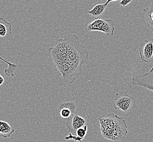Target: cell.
Here are the masks:
<instances>
[{
	"mask_svg": "<svg viewBox=\"0 0 153 142\" xmlns=\"http://www.w3.org/2000/svg\"><path fill=\"white\" fill-rule=\"evenodd\" d=\"M4 82V78L0 74V86L2 85Z\"/></svg>",
	"mask_w": 153,
	"mask_h": 142,
	"instance_id": "2e32d148",
	"label": "cell"
},
{
	"mask_svg": "<svg viewBox=\"0 0 153 142\" xmlns=\"http://www.w3.org/2000/svg\"><path fill=\"white\" fill-rule=\"evenodd\" d=\"M47 56L57 74L65 82L72 84L82 74V66L88 59L89 54L79 37L70 34L56 40Z\"/></svg>",
	"mask_w": 153,
	"mask_h": 142,
	"instance_id": "6da1fadb",
	"label": "cell"
},
{
	"mask_svg": "<svg viewBox=\"0 0 153 142\" xmlns=\"http://www.w3.org/2000/svg\"><path fill=\"white\" fill-rule=\"evenodd\" d=\"M99 130L105 139L113 142H120L128 133L126 120L113 113L102 115L98 118Z\"/></svg>",
	"mask_w": 153,
	"mask_h": 142,
	"instance_id": "7a4b0ae2",
	"label": "cell"
},
{
	"mask_svg": "<svg viewBox=\"0 0 153 142\" xmlns=\"http://www.w3.org/2000/svg\"><path fill=\"white\" fill-rule=\"evenodd\" d=\"M141 60L147 64L152 62L153 59V40H145L138 48Z\"/></svg>",
	"mask_w": 153,
	"mask_h": 142,
	"instance_id": "8992f818",
	"label": "cell"
},
{
	"mask_svg": "<svg viewBox=\"0 0 153 142\" xmlns=\"http://www.w3.org/2000/svg\"><path fill=\"white\" fill-rule=\"evenodd\" d=\"M131 83L133 86L143 87L153 92V67L144 74L133 77Z\"/></svg>",
	"mask_w": 153,
	"mask_h": 142,
	"instance_id": "5b68a950",
	"label": "cell"
},
{
	"mask_svg": "<svg viewBox=\"0 0 153 142\" xmlns=\"http://www.w3.org/2000/svg\"><path fill=\"white\" fill-rule=\"evenodd\" d=\"M67 120L65 125L71 133L75 132L77 129L85 125L86 123V120L83 117L76 114L72 115Z\"/></svg>",
	"mask_w": 153,
	"mask_h": 142,
	"instance_id": "52a82bcc",
	"label": "cell"
},
{
	"mask_svg": "<svg viewBox=\"0 0 153 142\" xmlns=\"http://www.w3.org/2000/svg\"><path fill=\"white\" fill-rule=\"evenodd\" d=\"M87 130L88 127L85 125L76 131L75 133L76 136H74L72 135V133H69L67 136L65 137V139L67 141L73 139L76 142H82L83 139H84L86 136Z\"/></svg>",
	"mask_w": 153,
	"mask_h": 142,
	"instance_id": "9c48e42d",
	"label": "cell"
},
{
	"mask_svg": "<svg viewBox=\"0 0 153 142\" xmlns=\"http://www.w3.org/2000/svg\"><path fill=\"white\" fill-rule=\"evenodd\" d=\"M134 101V97L126 92L117 93L113 103V108L116 110L127 112L131 108Z\"/></svg>",
	"mask_w": 153,
	"mask_h": 142,
	"instance_id": "277c9868",
	"label": "cell"
},
{
	"mask_svg": "<svg viewBox=\"0 0 153 142\" xmlns=\"http://www.w3.org/2000/svg\"><path fill=\"white\" fill-rule=\"evenodd\" d=\"M107 4L105 3H97L92 9L87 11V13L92 16L95 19H100L102 16L106 15L107 13Z\"/></svg>",
	"mask_w": 153,
	"mask_h": 142,
	"instance_id": "ba28073f",
	"label": "cell"
},
{
	"mask_svg": "<svg viewBox=\"0 0 153 142\" xmlns=\"http://www.w3.org/2000/svg\"><path fill=\"white\" fill-rule=\"evenodd\" d=\"M143 12L148 28L153 30V4L144 8Z\"/></svg>",
	"mask_w": 153,
	"mask_h": 142,
	"instance_id": "7c38bea8",
	"label": "cell"
},
{
	"mask_svg": "<svg viewBox=\"0 0 153 142\" xmlns=\"http://www.w3.org/2000/svg\"><path fill=\"white\" fill-rule=\"evenodd\" d=\"M67 108L70 109L72 111L74 114H76V105L74 103V102L71 101H67V102H62L58 106V111L62 108Z\"/></svg>",
	"mask_w": 153,
	"mask_h": 142,
	"instance_id": "4fadbf2b",
	"label": "cell"
},
{
	"mask_svg": "<svg viewBox=\"0 0 153 142\" xmlns=\"http://www.w3.org/2000/svg\"><path fill=\"white\" fill-rule=\"evenodd\" d=\"M59 115L62 119H68L71 117L72 115L75 114L70 109L67 108H62L59 110Z\"/></svg>",
	"mask_w": 153,
	"mask_h": 142,
	"instance_id": "5bb4252c",
	"label": "cell"
},
{
	"mask_svg": "<svg viewBox=\"0 0 153 142\" xmlns=\"http://www.w3.org/2000/svg\"><path fill=\"white\" fill-rule=\"evenodd\" d=\"M14 132V129L8 123L0 120V137L9 138Z\"/></svg>",
	"mask_w": 153,
	"mask_h": 142,
	"instance_id": "30bf717a",
	"label": "cell"
},
{
	"mask_svg": "<svg viewBox=\"0 0 153 142\" xmlns=\"http://www.w3.org/2000/svg\"><path fill=\"white\" fill-rule=\"evenodd\" d=\"M133 0H120V4L123 7H126L128 6L129 4L131 3Z\"/></svg>",
	"mask_w": 153,
	"mask_h": 142,
	"instance_id": "9a60e30c",
	"label": "cell"
},
{
	"mask_svg": "<svg viewBox=\"0 0 153 142\" xmlns=\"http://www.w3.org/2000/svg\"><path fill=\"white\" fill-rule=\"evenodd\" d=\"M12 25L3 18H0V37H4L12 34Z\"/></svg>",
	"mask_w": 153,
	"mask_h": 142,
	"instance_id": "8fae6325",
	"label": "cell"
},
{
	"mask_svg": "<svg viewBox=\"0 0 153 142\" xmlns=\"http://www.w3.org/2000/svg\"><path fill=\"white\" fill-rule=\"evenodd\" d=\"M119 1V0H107L106 3L107 4H108L110 2H114V1Z\"/></svg>",
	"mask_w": 153,
	"mask_h": 142,
	"instance_id": "e0dca14e",
	"label": "cell"
},
{
	"mask_svg": "<svg viewBox=\"0 0 153 142\" xmlns=\"http://www.w3.org/2000/svg\"><path fill=\"white\" fill-rule=\"evenodd\" d=\"M114 22L112 19H97L86 26L87 31H100L108 36L114 35Z\"/></svg>",
	"mask_w": 153,
	"mask_h": 142,
	"instance_id": "3957f363",
	"label": "cell"
}]
</instances>
